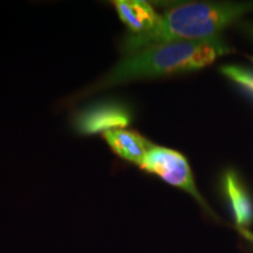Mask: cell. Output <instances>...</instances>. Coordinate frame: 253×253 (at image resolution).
<instances>
[{
  "mask_svg": "<svg viewBox=\"0 0 253 253\" xmlns=\"http://www.w3.org/2000/svg\"><path fill=\"white\" fill-rule=\"evenodd\" d=\"M227 52L229 47L219 38L147 47L126 55L106 77L88 89V94L126 82L198 71Z\"/></svg>",
  "mask_w": 253,
  "mask_h": 253,
  "instance_id": "obj_1",
  "label": "cell"
},
{
  "mask_svg": "<svg viewBox=\"0 0 253 253\" xmlns=\"http://www.w3.org/2000/svg\"><path fill=\"white\" fill-rule=\"evenodd\" d=\"M253 7L242 4L186 2L173 6L161 15L156 27L142 34H126L121 48L125 55L147 47L176 41H201L218 38L229 26Z\"/></svg>",
  "mask_w": 253,
  "mask_h": 253,
  "instance_id": "obj_2",
  "label": "cell"
},
{
  "mask_svg": "<svg viewBox=\"0 0 253 253\" xmlns=\"http://www.w3.org/2000/svg\"><path fill=\"white\" fill-rule=\"evenodd\" d=\"M140 168L144 171L160 176L169 184L184 190L201 204L202 208L207 210L208 213L216 217L205 199L199 194L188 161L178 151L154 145Z\"/></svg>",
  "mask_w": 253,
  "mask_h": 253,
  "instance_id": "obj_3",
  "label": "cell"
},
{
  "mask_svg": "<svg viewBox=\"0 0 253 253\" xmlns=\"http://www.w3.org/2000/svg\"><path fill=\"white\" fill-rule=\"evenodd\" d=\"M131 118L128 104L118 100L99 101L77 112L73 119V126L78 134L84 136L104 134L129 126Z\"/></svg>",
  "mask_w": 253,
  "mask_h": 253,
  "instance_id": "obj_4",
  "label": "cell"
},
{
  "mask_svg": "<svg viewBox=\"0 0 253 253\" xmlns=\"http://www.w3.org/2000/svg\"><path fill=\"white\" fill-rule=\"evenodd\" d=\"M103 138L119 157L140 167L154 144L134 130L116 129L103 134Z\"/></svg>",
  "mask_w": 253,
  "mask_h": 253,
  "instance_id": "obj_5",
  "label": "cell"
},
{
  "mask_svg": "<svg viewBox=\"0 0 253 253\" xmlns=\"http://www.w3.org/2000/svg\"><path fill=\"white\" fill-rule=\"evenodd\" d=\"M120 20L128 27L129 34H142L156 27L161 15L153 6L140 0H116L113 1Z\"/></svg>",
  "mask_w": 253,
  "mask_h": 253,
  "instance_id": "obj_6",
  "label": "cell"
},
{
  "mask_svg": "<svg viewBox=\"0 0 253 253\" xmlns=\"http://www.w3.org/2000/svg\"><path fill=\"white\" fill-rule=\"evenodd\" d=\"M223 186L235 214L236 223L240 227L250 225L253 221L252 199L235 171H227L224 175Z\"/></svg>",
  "mask_w": 253,
  "mask_h": 253,
  "instance_id": "obj_7",
  "label": "cell"
},
{
  "mask_svg": "<svg viewBox=\"0 0 253 253\" xmlns=\"http://www.w3.org/2000/svg\"><path fill=\"white\" fill-rule=\"evenodd\" d=\"M220 71L225 77L253 93V71L238 66H224Z\"/></svg>",
  "mask_w": 253,
  "mask_h": 253,
  "instance_id": "obj_8",
  "label": "cell"
},
{
  "mask_svg": "<svg viewBox=\"0 0 253 253\" xmlns=\"http://www.w3.org/2000/svg\"><path fill=\"white\" fill-rule=\"evenodd\" d=\"M242 232H243V233H244V235H246V236H248V237H249V239H251V240H252V242H253V236H251V235H250V233H248V232H246V231H245V230H243V229H242Z\"/></svg>",
  "mask_w": 253,
  "mask_h": 253,
  "instance_id": "obj_9",
  "label": "cell"
}]
</instances>
